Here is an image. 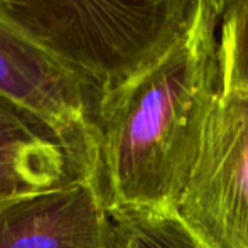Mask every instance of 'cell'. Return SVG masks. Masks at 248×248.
Returning <instances> with one entry per match:
<instances>
[{"label": "cell", "instance_id": "obj_5", "mask_svg": "<svg viewBox=\"0 0 248 248\" xmlns=\"http://www.w3.org/2000/svg\"><path fill=\"white\" fill-rule=\"evenodd\" d=\"M0 248H120L95 179L24 196L0 211Z\"/></svg>", "mask_w": 248, "mask_h": 248}, {"label": "cell", "instance_id": "obj_8", "mask_svg": "<svg viewBox=\"0 0 248 248\" xmlns=\"http://www.w3.org/2000/svg\"><path fill=\"white\" fill-rule=\"evenodd\" d=\"M221 92L248 90V0H235L219 19Z\"/></svg>", "mask_w": 248, "mask_h": 248}, {"label": "cell", "instance_id": "obj_4", "mask_svg": "<svg viewBox=\"0 0 248 248\" xmlns=\"http://www.w3.org/2000/svg\"><path fill=\"white\" fill-rule=\"evenodd\" d=\"M0 98L43 125L95 179L100 96L78 75L27 39L2 7Z\"/></svg>", "mask_w": 248, "mask_h": 248}, {"label": "cell", "instance_id": "obj_2", "mask_svg": "<svg viewBox=\"0 0 248 248\" xmlns=\"http://www.w3.org/2000/svg\"><path fill=\"white\" fill-rule=\"evenodd\" d=\"M193 0H0L10 22L103 100L181 32Z\"/></svg>", "mask_w": 248, "mask_h": 248}, {"label": "cell", "instance_id": "obj_1", "mask_svg": "<svg viewBox=\"0 0 248 248\" xmlns=\"http://www.w3.org/2000/svg\"><path fill=\"white\" fill-rule=\"evenodd\" d=\"M219 19L193 0L176 39L101 100L96 186L110 213L172 211L221 92Z\"/></svg>", "mask_w": 248, "mask_h": 248}, {"label": "cell", "instance_id": "obj_7", "mask_svg": "<svg viewBox=\"0 0 248 248\" xmlns=\"http://www.w3.org/2000/svg\"><path fill=\"white\" fill-rule=\"evenodd\" d=\"M120 248H206L170 209L111 213Z\"/></svg>", "mask_w": 248, "mask_h": 248}, {"label": "cell", "instance_id": "obj_11", "mask_svg": "<svg viewBox=\"0 0 248 248\" xmlns=\"http://www.w3.org/2000/svg\"><path fill=\"white\" fill-rule=\"evenodd\" d=\"M20 198H24V196H20ZM20 198H0V211L5 209L7 206L12 204L14 201H17V199H20Z\"/></svg>", "mask_w": 248, "mask_h": 248}, {"label": "cell", "instance_id": "obj_10", "mask_svg": "<svg viewBox=\"0 0 248 248\" xmlns=\"http://www.w3.org/2000/svg\"><path fill=\"white\" fill-rule=\"evenodd\" d=\"M209 2L215 5V9L219 12V16H223V14H225V10L228 9V7L235 2V0H209Z\"/></svg>", "mask_w": 248, "mask_h": 248}, {"label": "cell", "instance_id": "obj_3", "mask_svg": "<svg viewBox=\"0 0 248 248\" xmlns=\"http://www.w3.org/2000/svg\"><path fill=\"white\" fill-rule=\"evenodd\" d=\"M172 211L206 248H248V90L219 92Z\"/></svg>", "mask_w": 248, "mask_h": 248}, {"label": "cell", "instance_id": "obj_6", "mask_svg": "<svg viewBox=\"0 0 248 248\" xmlns=\"http://www.w3.org/2000/svg\"><path fill=\"white\" fill-rule=\"evenodd\" d=\"M78 179H93L58 140L27 115L0 118V198H20Z\"/></svg>", "mask_w": 248, "mask_h": 248}, {"label": "cell", "instance_id": "obj_9", "mask_svg": "<svg viewBox=\"0 0 248 248\" xmlns=\"http://www.w3.org/2000/svg\"><path fill=\"white\" fill-rule=\"evenodd\" d=\"M20 113H22V111L17 110V108L14 107V105L7 103L5 100L0 98V118L14 117V115H20ZM22 115H26V113H22Z\"/></svg>", "mask_w": 248, "mask_h": 248}]
</instances>
